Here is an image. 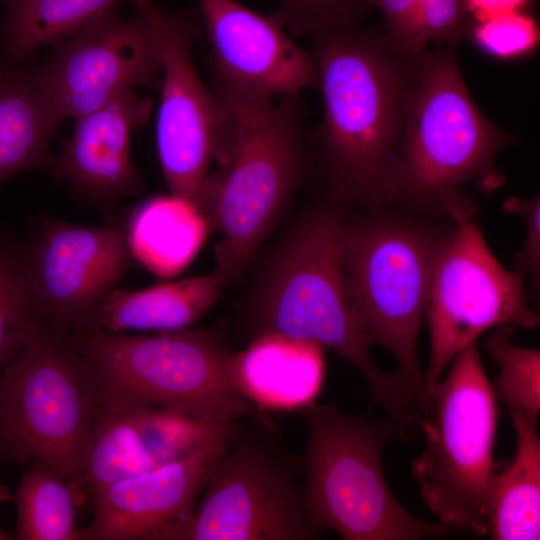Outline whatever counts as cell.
<instances>
[{"label": "cell", "instance_id": "cell-14", "mask_svg": "<svg viewBox=\"0 0 540 540\" xmlns=\"http://www.w3.org/2000/svg\"><path fill=\"white\" fill-rule=\"evenodd\" d=\"M20 245L37 314L72 331L84 330L92 307L135 262L124 217L80 226L41 215Z\"/></svg>", "mask_w": 540, "mask_h": 540}, {"label": "cell", "instance_id": "cell-24", "mask_svg": "<svg viewBox=\"0 0 540 540\" xmlns=\"http://www.w3.org/2000/svg\"><path fill=\"white\" fill-rule=\"evenodd\" d=\"M84 497L55 468L34 460L20 479L12 500L16 539L78 540L75 506Z\"/></svg>", "mask_w": 540, "mask_h": 540}, {"label": "cell", "instance_id": "cell-9", "mask_svg": "<svg viewBox=\"0 0 540 540\" xmlns=\"http://www.w3.org/2000/svg\"><path fill=\"white\" fill-rule=\"evenodd\" d=\"M498 419L497 399L474 342L429 391L424 448L411 465L424 506L463 533H488Z\"/></svg>", "mask_w": 540, "mask_h": 540}, {"label": "cell", "instance_id": "cell-7", "mask_svg": "<svg viewBox=\"0 0 540 540\" xmlns=\"http://www.w3.org/2000/svg\"><path fill=\"white\" fill-rule=\"evenodd\" d=\"M98 406L94 370L71 330L46 325L0 375V459L43 461L85 498Z\"/></svg>", "mask_w": 540, "mask_h": 540}, {"label": "cell", "instance_id": "cell-35", "mask_svg": "<svg viewBox=\"0 0 540 540\" xmlns=\"http://www.w3.org/2000/svg\"><path fill=\"white\" fill-rule=\"evenodd\" d=\"M12 495L5 485L0 484V505L12 500Z\"/></svg>", "mask_w": 540, "mask_h": 540}, {"label": "cell", "instance_id": "cell-16", "mask_svg": "<svg viewBox=\"0 0 540 540\" xmlns=\"http://www.w3.org/2000/svg\"><path fill=\"white\" fill-rule=\"evenodd\" d=\"M237 423L185 458L93 492L94 515L78 540H179Z\"/></svg>", "mask_w": 540, "mask_h": 540}, {"label": "cell", "instance_id": "cell-34", "mask_svg": "<svg viewBox=\"0 0 540 540\" xmlns=\"http://www.w3.org/2000/svg\"><path fill=\"white\" fill-rule=\"evenodd\" d=\"M465 8L474 23L520 11L530 0H463Z\"/></svg>", "mask_w": 540, "mask_h": 540}, {"label": "cell", "instance_id": "cell-10", "mask_svg": "<svg viewBox=\"0 0 540 540\" xmlns=\"http://www.w3.org/2000/svg\"><path fill=\"white\" fill-rule=\"evenodd\" d=\"M238 421L179 540H314L324 530L303 498L302 458L272 420Z\"/></svg>", "mask_w": 540, "mask_h": 540}, {"label": "cell", "instance_id": "cell-1", "mask_svg": "<svg viewBox=\"0 0 540 540\" xmlns=\"http://www.w3.org/2000/svg\"><path fill=\"white\" fill-rule=\"evenodd\" d=\"M350 209L330 196L311 206L273 246L240 314L248 341L277 333L331 349L365 378L373 403L395 423L399 438H414L422 401L401 370L383 372L353 310L345 273Z\"/></svg>", "mask_w": 540, "mask_h": 540}, {"label": "cell", "instance_id": "cell-26", "mask_svg": "<svg viewBox=\"0 0 540 540\" xmlns=\"http://www.w3.org/2000/svg\"><path fill=\"white\" fill-rule=\"evenodd\" d=\"M45 326L34 306L20 239L0 226V375Z\"/></svg>", "mask_w": 540, "mask_h": 540}, {"label": "cell", "instance_id": "cell-12", "mask_svg": "<svg viewBox=\"0 0 540 540\" xmlns=\"http://www.w3.org/2000/svg\"><path fill=\"white\" fill-rule=\"evenodd\" d=\"M424 318L430 337L423 371L428 392L453 359L486 331L500 325L533 329L540 323L525 277L498 261L473 220L454 225L441 244Z\"/></svg>", "mask_w": 540, "mask_h": 540}, {"label": "cell", "instance_id": "cell-2", "mask_svg": "<svg viewBox=\"0 0 540 540\" xmlns=\"http://www.w3.org/2000/svg\"><path fill=\"white\" fill-rule=\"evenodd\" d=\"M324 114L311 135L327 195L364 211L389 206L420 63L384 29L360 24L311 38Z\"/></svg>", "mask_w": 540, "mask_h": 540}, {"label": "cell", "instance_id": "cell-36", "mask_svg": "<svg viewBox=\"0 0 540 540\" xmlns=\"http://www.w3.org/2000/svg\"><path fill=\"white\" fill-rule=\"evenodd\" d=\"M10 539H13V537L3 532L2 530H0V540H10Z\"/></svg>", "mask_w": 540, "mask_h": 540}, {"label": "cell", "instance_id": "cell-18", "mask_svg": "<svg viewBox=\"0 0 540 540\" xmlns=\"http://www.w3.org/2000/svg\"><path fill=\"white\" fill-rule=\"evenodd\" d=\"M324 352V347L311 341L277 333L258 335L232 355L233 386L264 412L299 413L321 393Z\"/></svg>", "mask_w": 540, "mask_h": 540}, {"label": "cell", "instance_id": "cell-32", "mask_svg": "<svg viewBox=\"0 0 540 540\" xmlns=\"http://www.w3.org/2000/svg\"><path fill=\"white\" fill-rule=\"evenodd\" d=\"M502 210L506 214L521 215L525 220V241L514 256V264L515 271L529 278L536 301L540 289V197H510L504 201Z\"/></svg>", "mask_w": 540, "mask_h": 540}, {"label": "cell", "instance_id": "cell-19", "mask_svg": "<svg viewBox=\"0 0 540 540\" xmlns=\"http://www.w3.org/2000/svg\"><path fill=\"white\" fill-rule=\"evenodd\" d=\"M228 283L218 268L205 275L142 290L114 287L92 307L84 330L165 332L192 327L219 299Z\"/></svg>", "mask_w": 540, "mask_h": 540}, {"label": "cell", "instance_id": "cell-11", "mask_svg": "<svg viewBox=\"0 0 540 540\" xmlns=\"http://www.w3.org/2000/svg\"><path fill=\"white\" fill-rule=\"evenodd\" d=\"M149 9L161 54L158 157L169 194L197 210L212 164L230 156L235 122L194 65L193 46L203 35L199 9L168 11L155 0Z\"/></svg>", "mask_w": 540, "mask_h": 540}, {"label": "cell", "instance_id": "cell-31", "mask_svg": "<svg viewBox=\"0 0 540 540\" xmlns=\"http://www.w3.org/2000/svg\"><path fill=\"white\" fill-rule=\"evenodd\" d=\"M473 24L463 0H421L417 23L419 44L424 49L429 43L459 44L469 37Z\"/></svg>", "mask_w": 540, "mask_h": 540}, {"label": "cell", "instance_id": "cell-5", "mask_svg": "<svg viewBox=\"0 0 540 540\" xmlns=\"http://www.w3.org/2000/svg\"><path fill=\"white\" fill-rule=\"evenodd\" d=\"M235 122L228 160L211 173L197 211L221 235L218 268L228 283L251 261L304 182L310 135L299 95L278 103L225 104Z\"/></svg>", "mask_w": 540, "mask_h": 540}, {"label": "cell", "instance_id": "cell-25", "mask_svg": "<svg viewBox=\"0 0 540 540\" xmlns=\"http://www.w3.org/2000/svg\"><path fill=\"white\" fill-rule=\"evenodd\" d=\"M153 468L132 410L113 411L99 405L83 478L85 492L91 495Z\"/></svg>", "mask_w": 540, "mask_h": 540}, {"label": "cell", "instance_id": "cell-3", "mask_svg": "<svg viewBox=\"0 0 540 540\" xmlns=\"http://www.w3.org/2000/svg\"><path fill=\"white\" fill-rule=\"evenodd\" d=\"M457 45L437 46L422 56L389 204L454 225L473 220L478 211L465 185L488 194L504 183L496 157L514 141L470 96Z\"/></svg>", "mask_w": 540, "mask_h": 540}, {"label": "cell", "instance_id": "cell-22", "mask_svg": "<svg viewBox=\"0 0 540 540\" xmlns=\"http://www.w3.org/2000/svg\"><path fill=\"white\" fill-rule=\"evenodd\" d=\"M516 451L501 473L494 474L488 507L492 540L540 538V437L523 413L510 411Z\"/></svg>", "mask_w": 540, "mask_h": 540}, {"label": "cell", "instance_id": "cell-23", "mask_svg": "<svg viewBox=\"0 0 540 540\" xmlns=\"http://www.w3.org/2000/svg\"><path fill=\"white\" fill-rule=\"evenodd\" d=\"M0 63L17 65L42 45L74 36L120 0H0Z\"/></svg>", "mask_w": 540, "mask_h": 540}, {"label": "cell", "instance_id": "cell-21", "mask_svg": "<svg viewBox=\"0 0 540 540\" xmlns=\"http://www.w3.org/2000/svg\"><path fill=\"white\" fill-rule=\"evenodd\" d=\"M126 230L135 261L170 277L192 261L209 228L192 204L169 194L140 203L126 219Z\"/></svg>", "mask_w": 540, "mask_h": 540}, {"label": "cell", "instance_id": "cell-13", "mask_svg": "<svg viewBox=\"0 0 540 540\" xmlns=\"http://www.w3.org/2000/svg\"><path fill=\"white\" fill-rule=\"evenodd\" d=\"M134 14L117 9L52 46L34 66L38 85L60 119H77L118 95L148 87L159 90L161 54L149 0H129Z\"/></svg>", "mask_w": 540, "mask_h": 540}, {"label": "cell", "instance_id": "cell-29", "mask_svg": "<svg viewBox=\"0 0 540 540\" xmlns=\"http://www.w3.org/2000/svg\"><path fill=\"white\" fill-rule=\"evenodd\" d=\"M371 0H280L271 15L298 37L357 25L371 12Z\"/></svg>", "mask_w": 540, "mask_h": 540}, {"label": "cell", "instance_id": "cell-30", "mask_svg": "<svg viewBox=\"0 0 540 540\" xmlns=\"http://www.w3.org/2000/svg\"><path fill=\"white\" fill-rule=\"evenodd\" d=\"M469 37L489 55L513 58L535 48L539 29L535 20L520 10L474 23Z\"/></svg>", "mask_w": 540, "mask_h": 540}, {"label": "cell", "instance_id": "cell-8", "mask_svg": "<svg viewBox=\"0 0 540 540\" xmlns=\"http://www.w3.org/2000/svg\"><path fill=\"white\" fill-rule=\"evenodd\" d=\"M350 216L345 273L356 319L371 346L387 349L429 401L418 357L436 256L454 224L394 206Z\"/></svg>", "mask_w": 540, "mask_h": 540}, {"label": "cell", "instance_id": "cell-28", "mask_svg": "<svg viewBox=\"0 0 540 540\" xmlns=\"http://www.w3.org/2000/svg\"><path fill=\"white\" fill-rule=\"evenodd\" d=\"M132 412L155 467L191 455L227 425L205 423L175 407H140Z\"/></svg>", "mask_w": 540, "mask_h": 540}, {"label": "cell", "instance_id": "cell-27", "mask_svg": "<svg viewBox=\"0 0 540 540\" xmlns=\"http://www.w3.org/2000/svg\"><path fill=\"white\" fill-rule=\"evenodd\" d=\"M513 325H500L487 337L484 347L499 372L491 387L509 411H519L537 425L540 411V350L511 343Z\"/></svg>", "mask_w": 540, "mask_h": 540}, {"label": "cell", "instance_id": "cell-6", "mask_svg": "<svg viewBox=\"0 0 540 540\" xmlns=\"http://www.w3.org/2000/svg\"><path fill=\"white\" fill-rule=\"evenodd\" d=\"M307 428L302 458L303 498L312 520L345 540H420L463 532L406 510L382 468L384 446L398 437L395 423L370 412L347 414L334 404L299 412Z\"/></svg>", "mask_w": 540, "mask_h": 540}, {"label": "cell", "instance_id": "cell-4", "mask_svg": "<svg viewBox=\"0 0 540 540\" xmlns=\"http://www.w3.org/2000/svg\"><path fill=\"white\" fill-rule=\"evenodd\" d=\"M71 332L94 370L99 405L106 409L175 407L212 425L271 420L234 388V351L221 328Z\"/></svg>", "mask_w": 540, "mask_h": 540}, {"label": "cell", "instance_id": "cell-15", "mask_svg": "<svg viewBox=\"0 0 540 540\" xmlns=\"http://www.w3.org/2000/svg\"><path fill=\"white\" fill-rule=\"evenodd\" d=\"M214 91L225 103L263 104L317 87L314 57L271 14L235 0H197Z\"/></svg>", "mask_w": 540, "mask_h": 540}, {"label": "cell", "instance_id": "cell-33", "mask_svg": "<svg viewBox=\"0 0 540 540\" xmlns=\"http://www.w3.org/2000/svg\"><path fill=\"white\" fill-rule=\"evenodd\" d=\"M383 16L384 30L394 41L413 51H426L418 41L421 0H371Z\"/></svg>", "mask_w": 540, "mask_h": 540}, {"label": "cell", "instance_id": "cell-20", "mask_svg": "<svg viewBox=\"0 0 540 540\" xmlns=\"http://www.w3.org/2000/svg\"><path fill=\"white\" fill-rule=\"evenodd\" d=\"M27 60L0 63V186L22 172H51L56 159L51 140L62 120Z\"/></svg>", "mask_w": 540, "mask_h": 540}, {"label": "cell", "instance_id": "cell-17", "mask_svg": "<svg viewBox=\"0 0 540 540\" xmlns=\"http://www.w3.org/2000/svg\"><path fill=\"white\" fill-rule=\"evenodd\" d=\"M152 107L151 97L130 90L75 119L52 174L104 211L139 196L144 182L133 163L130 135L147 123Z\"/></svg>", "mask_w": 540, "mask_h": 540}]
</instances>
